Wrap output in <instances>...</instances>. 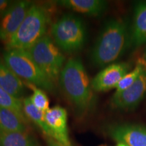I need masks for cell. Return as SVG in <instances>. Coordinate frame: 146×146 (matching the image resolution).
<instances>
[{
    "instance_id": "2",
    "label": "cell",
    "mask_w": 146,
    "mask_h": 146,
    "mask_svg": "<svg viewBox=\"0 0 146 146\" xmlns=\"http://www.w3.org/2000/svg\"><path fill=\"white\" fill-rule=\"evenodd\" d=\"M59 82L78 116L87 114L94 108L96 98L81 58H70L65 63Z\"/></svg>"
},
{
    "instance_id": "7",
    "label": "cell",
    "mask_w": 146,
    "mask_h": 146,
    "mask_svg": "<svg viewBox=\"0 0 146 146\" xmlns=\"http://www.w3.org/2000/svg\"><path fill=\"white\" fill-rule=\"evenodd\" d=\"M145 95L146 65L141 74L131 86L118 94L114 93L110 101V106L116 110H133L141 103Z\"/></svg>"
},
{
    "instance_id": "10",
    "label": "cell",
    "mask_w": 146,
    "mask_h": 146,
    "mask_svg": "<svg viewBox=\"0 0 146 146\" xmlns=\"http://www.w3.org/2000/svg\"><path fill=\"white\" fill-rule=\"evenodd\" d=\"M131 65L127 62H115L102 68L91 81L94 91L104 92L116 89L120 80L131 70Z\"/></svg>"
},
{
    "instance_id": "21",
    "label": "cell",
    "mask_w": 146,
    "mask_h": 146,
    "mask_svg": "<svg viewBox=\"0 0 146 146\" xmlns=\"http://www.w3.org/2000/svg\"><path fill=\"white\" fill-rule=\"evenodd\" d=\"M10 5V1L6 0H0V14H1Z\"/></svg>"
},
{
    "instance_id": "5",
    "label": "cell",
    "mask_w": 146,
    "mask_h": 146,
    "mask_svg": "<svg viewBox=\"0 0 146 146\" xmlns=\"http://www.w3.org/2000/svg\"><path fill=\"white\" fill-rule=\"evenodd\" d=\"M53 40L62 52L72 54L83 48L86 41L83 21L74 14H65L52 25Z\"/></svg>"
},
{
    "instance_id": "24",
    "label": "cell",
    "mask_w": 146,
    "mask_h": 146,
    "mask_svg": "<svg viewBox=\"0 0 146 146\" xmlns=\"http://www.w3.org/2000/svg\"><path fill=\"white\" fill-rule=\"evenodd\" d=\"M114 146H127V145H125V143H120V142H118V143H116V145Z\"/></svg>"
},
{
    "instance_id": "4",
    "label": "cell",
    "mask_w": 146,
    "mask_h": 146,
    "mask_svg": "<svg viewBox=\"0 0 146 146\" xmlns=\"http://www.w3.org/2000/svg\"><path fill=\"white\" fill-rule=\"evenodd\" d=\"M3 60L21 79L50 92L56 89L55 83L45 75L27 50H6Z\"/></svg>"
},
{
    "instance_id": "13",
    "label": "cell",
    "mask_w": 146,
    "mask_h": 146,
    "mask_svg": "<svg viewBox=\"0 0 146 146\" xmlns=\"http://www.w3.org/2000/svg\"><path fill=\"white\" fill-rule=\"evenodd\" d=\"M56 3L73 12L98 17L106 10L108 2L103 0H60Z\"/></svg>"
},
{
    "instance_id": "23",
    "label": "cell",
    "mask_w": 146,
    "mask_h": 146,
    "mask_svg": "<svg viewBox=\"0 0 146 146\" xmlns=\"http://www.w3.org/2000/svg\"><path fill=\"white\" fill-rule=\"evenodd\" d=\"M142 60H143V61L144 62V63H145V65H146V47H145V50H144Z\"/></svg>"
},
{
    "instance_id": "19",
    "label": "cell",
    "mask_w": 146,
    "mask_h": 146,
    "mask_svg": "<svg viewBox=\"0 0 146 146\" xmlns=\"http://www.w3.org/2000/svg\"><path fill=\"white\" fill-rule=\"evenodd\" d=\"M0 106L6 108L14 111L22 117L26 118L23 112V101L21 99L14 98L9 93L0 87Z\"/></svg>"
},
{
    "instance_id": "14",
    "label": "cell",
    "mask_w": 146,
    "mask_h": 146,
    "mask_svg": "<svg viewBox=\"0 0 146 146\" xmlns=\"http://www.w3.org/2000/svg\"><path fill=\"white\" fill-rule=\"evenodd\" d=\"M0 87L18 99H21L25 94L23 82L1 60H0Z\"/></svg>"
},
{
    "instance_id": "18",
    "label": "cell",
    "mask_w": 146,
    "mask_h": 146,
    "mask_svg": "<svg viewBox=\"0 0 146 146\" xmlns=\"http://www.w3.org/2000/svg\"><path fill=\"white\" fill-rule=\"evenodd\" d=\"M145 64L143 60L141 59L139 60L135 66L132 70L129 71L127 74H126L123 78L120 80V81L118 83L116 87L115 93L118 94V93L125 91V89L131 86L137 81L140 74H141L142 71L145 67Z\"/></svg>"
},
{
    "instance_id": "20",
    "label": "cell",
    "mask_w": 146,
    "mask_h": 146,
    "mask_svg": "<svg viewBox=\"0 0 146 146\" xmlns=\"http://www.w3.org/2000/svg\"><path fill=\"white\" fill-rule=\"evenodd\" d=\"M29 87L33 91L32 96L29 97L33 104L44 112L48 110L50 108V100L44 91L30 83H29Z\"/></svg>"
},
{
    "instance_id": "1",
    "label": "cell",
    "mask_w": 146,
    "mask_h": 146,
    "mask_svg": "<svg viewBox=\"0 0 146 146\" xmlns=\"http://www.w3.org/2000/svg\"><path fill=\"white\" fill-rule=\"evenodd\" d=\"M131 47L130 25L125 18H111L104 24L91 52L95 66L115 63Z\"/></svg>"
},
{
    "instance_id": "6",
    "label": "cell",
    "mask_w": 146,
    "mask_h": 146,
    "mask_svg": "<svg viewBox=\"0 0 146 146\" xmlns=\"http://www.w3.org/2000/svg\"><path fill=\"white\" fill-rule=\"evenodd\" d=\"M40 69L56 83L65 64V57L49 36L45 35L27 50Z\"/></svg>"
},
{
    "instance_id": "9",
    "label": "cell",
    "mask_w": 146,
    "mask_h": 146,
    "mask_svg": "<svg viewBox=\"0 0 146 146\" xmlns=\"http://www.w3.org/2000/svg\"><path fill=\"white\" fill-rule=\"evenodd\" d=\"M106 133L112 139L127 146H146V127L139 124L110 125Z\"/></svg>"
},
{
    "instance_id": "8",
    "label": "cell",
    "mask_w": 146,
    "mask_h": 146,
    "mask_svg": "<svg viewBox=\"0 0 146 146\" xmlns=\"http://www.w3.org/2000/svg\"><path fill=\"white\" fill-rule=\"evenodd\" d=\"M33 4L29 1H19L10 4L0 16V40L5 43L16 32L29 8Z\"/></svg>"
},
{
    "instance_id": "22",
    "label": "cell",
    "mask_w": 146,
    "mask_h": 146,
    "mask_svg": "<svg viewBox=\"0 0 146 146\" xmlns=\"http://www.w3.org/2000/svg\"><path fill=\"white\" fill-rule=\"evenodd\" d=\"M47 143H48V146H62L60 145L58 142H56L54 139H53L49 138L48 141H47Z\"/></svg>"
},
{
    "instance_id": "3",
    "label": "cell",
    "mask_w": 146,
    "mask_h": 146,
    "mask_svg": "<svg viewBox=\"0 0 146 146\" xmlns=\"http://www.w3.org/2000/svg\"><path fill=\"white\" fill-rule=\"evenodd\" d=\"M49 20L44 7L33 4L16 32L5 42L6 50H29L45 35Z\"/></svg>"
},
{
    "instance_id": "12",
    "label": "cell",
    "mask_w": 146,
    "mask_h": 146,
    "mask_svg": "<svg viewBox=\"0 0 146 146\" xmlns=\"http://www.w3.org/2000/svg\"><path fill=\"white\" fill-rule=\"evenodd\" d=\"M131 47L133 49L146 44V1L135 5L130 25Z\"/></svg>"
},
{
    "instance_id": "17",
    "label": "cell",
    "mask_w": 146,
    "mask_h": 146,
    "mask_svg": "<svg viewBox=\"0 0 146 146\" xmlns=\"http://www.w3.org/2000/svg\"><path fill=\"white\" fill-rule=\"evenodd\" d=\"M0 146H39L34 137L26 132L0 131Z\"/></svg>"
},
{
    "instance_id": "25",
    "label": "cell",
    "mask_w": 146,
    "mask_h": 146,
    "mask_svg": "<svg viewBox=\"0 0 146 146\" xmlns=\"http://www.w3.org/2000/svg\"><path fill=\"white\" fill-rule=\"evenodd\" d=\"M101 146H104V145H101Z\"/></svg>"
},
{
    "instance_id": "11",
    "label": "cell",
    "mask_w": 146,
    "mask_h": 146,
    "mask_svg": "<svg viewBox=\"0 0 146 146\" xmlns=\"http://www.w3.org/2000/svg\"><path fill=\"white\" fill-rule=\"evenodd\" d=\"M45 117L52 133L53 139L62 146H72L68 135L66 110L56 105L45 112Z\"/></svg>"
},
{
    "instance_id": "16",
    "label": "cell",
    "mask_w": 146,
    "mask_h": 146,
    "mask_svg": "<svg viewBox=\"0 0 146 146\" xmlns=\"http://www.w3.org/2000/svg\"><path fill=\"white\" fill-rule=\"evenodd\" d=\"M23 112L27 118L35 124L49 138L53 139L52 133L45 120V112L40 110L33 104L30 98H26L23 101Z\"/></svg>"
},
{
    "instance_id": "15",
    "label": "cell",
    "mask_w": 146,
    "mask_h": 146,
    "mask_svg": "<svg viewBox=\"0 0 146 146\" xmlns=\"http://www.w3.org/2000/svg\"><path fill=\"white\" fill-rule=\"evenodd\" d=\"M26 118L12 110L0 106V131L26 132Z\"/></svg>"
}]
</instances>
